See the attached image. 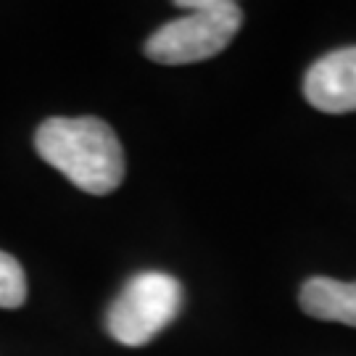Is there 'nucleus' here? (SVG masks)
<instances>
[{"label": "nucleus", "instance_id": "obj_2", "mask_svg": "<svg viewBox=\"0 0 356 356\" xmlns=\"http://www.w3.org/2000/svg\"><path fill=\"white\" fill-rule=\"evenodd\" d=\"M188 16L156 29L145 42V56L164 66L198 64L227 48L243 24V11L229 0H179Z\"/></svg>", "mask_w": 356, "mask_h": 356}, {"label": "nucleus", "instance_id": "obj_4", "mask_svg": "<svg viewBox=\"0 0 356 356\" xmlns=\"http://www.w3.org/2000/svg\"><path fill=\"white\" fill-rule=\"evenodd\" d=\"M304 95L322 114L356 111V48L322 56L306 72Z\"/></svg>", "mask_w": 356, "mask_h": 356}, {"label": "nucleus", "instance_id": "obj_1", "mask_svg": "<svg viewBox=\"0 0 356 356\" xmlns=\"http://www.w3.org/2000/svg\"><path fill=\"white\" fill-rule=\"evenodd\" d=\"M38 153L90 195H108L124 179V151L116 132L98 116H53L35 135Z\"/></svg>", "mask_w": 356, "mask_h": 356}, {"label": "nucleus", "instance_id": "obj_5", "mask_svg": "<svg viewBox=\"0 0 356 356\" xmlns=\"http://www.w3.org/2000/svg\"><path fill=\"white\" fill-rule=\"evenodd\" d=\"M298 304L309 317L356 327V282L312 277L301 285Z\"/></svg>", "mask_w": 356, "mask_h": 356}, {"label": "nucleus", "instance_id": "obj_3", "mask_svg": "<svg viewBox=\"0 0 356 356\" xmlns=\"http://www.w3.org/2000/svg\"><path fill=\"white\" fill-rule=\"evenodd\" d=\"M182 309V285L166 272H140L124 285L106 314V330L116 343L140 348L151 343Z\"/></svg>", "mask_w": 356, "mask_h": 356}, {"label": "nucleus", "instance_id": "obj_6", "mask_svg": "<svg viewBox=\"0 0 356 356\" xmlns=\"http://www.w3.org/2000/svg\"><path fill=\"white\" fill-rule=\"evenodd\" d=\"M26 301V275L11 254L0 251V309H19Z\"/></svg>", "mask_w": 356, "mask_h": 356}]
</instances>
